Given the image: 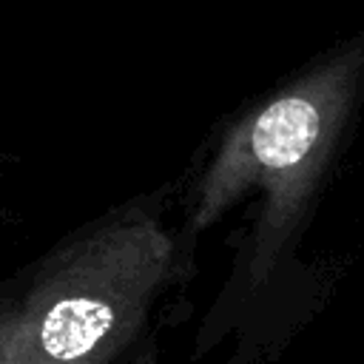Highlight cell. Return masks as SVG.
<instances>
[{"label":"cell","mask_w":364,"mask_h":364,"mask_svg":"<svg viewBox=\"0 0 364 364\" xmlns=\"http://www.w3.org/2000/svg\"><path fill=\"white\" fill-rule=\"evenodd\" d=\"M159 216L119 210L57 247L17 301L11 364H114L168 279Z\"/></svg>","instance_id":"cell-1"},{"label":"cell","mask_w":364,"mask_h":364,"mask_svg":"<svg viewBox=\"0 0 364 364\" xmlns=\"http://www.w3.org/2000/svg\"><path fill=\"white\" fill-rule=\"evenodd\" d=\"M324 102L327 97L321 85L301 82L242 122L228 136L196 191L193 222L199 228L213 222L247 185L256 182L270 191L267 222H282L290 191L304 179L307 162L324 139L330 114Z\"/></svg>","instance_id":"cell-2"},{"label":"cell","mask_w":364,"mask_h":364,"mask_svg":"<svg viewBox=\"0 0 364 364\" xmlns=\"http://www.w3.org/2000/svg\"><path fill=\"white\" fill-rule=\"evenodd\" d=\"M14 327H17V304H0V364H11L14 350Z\"/></svg>","instance_id":"cell-3"}]
</instances>
